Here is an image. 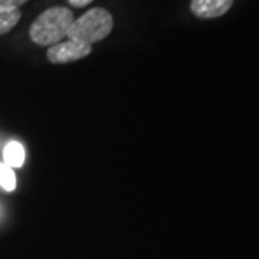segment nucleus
Masks as SVG:
<instances>
[{"instance_id": "nucleus-1", "label": "nucleus", "mask_w": 259, "mask_h": 259, "mask_svg": "<svg viewBox=\"0 0 259 259\" xmlns=\"http://www.w3.org/2000/svg\"><path fill=\"white\" fill-rule=\"evenodd\" d=\"M72 23L74 13L68 8H51L33 20L29 29V36L39 47H54L68 36Z\"/></svg>"}, {"instance_id": "nucleus-2", "label": "nucleus", "mask_w": 259, "mask_h": 259, "mask_svg": "<svg viewBox=\"0 0 259 259\" xmlns=\"http://www.w3.org/2000/svg\"><path fill=\"white\" fill-rule=\"evenodd\" d=\"M112 26L114 19L111 13L101 8H95L74 20L66 37H69L71 40H78L81 44L93 45L108 36L111 33Z\"/></svg>"}, {"instance_id": "nucleus-3", "label": "nucleus", "mask_w": 259, "mask_h": 259, "mask_svg": "<svg viewBox=\"0 0 259 259\" xmlns=\"http://www.w3.org/2000/svg\"><path fill=\"white\" fill-rule=\"evenodd\" d=\"M91 51H93L91 45L69 39L68 42H59L54 47H49L47 56L49 62L52 64H69L88 56Z\"/></svg>"}, {"instance_id": "nucleus-4", "label": "nucleus", "mask_w": 259, "mask_h": 259, "mask_svg": "<svg viewBox=\"0 0 259 259\" xmlns=\"http://www.w3.org/2000/svg\"><path fill=\"white\" fill-rule=\"evenodd\" d=\"M233 0H192L190 10L200 19L219 18L231 9Z\"/></svg>"}, {"instance_id": "nucleus-5", "label": "nucleus", "mask_w": 259, "mask_h": 259, "mask_svg": "<svg viewBox=\"0 0 259 259\" xmlns=\"http://www.w3.org/2000/svg\"><path fill=\"white\" fill-rule=\"evenodd\" d=\"M5 164L12 168H19L25 163V148L18 141H10L3 150Z\"/></svg>"}, {"instance_id": "nucleus-6", "label": "nucleus", "mask_w": 259, "mask_h": 259, "mask_svg": "<svg viewBox=\"0 0 259 259\" xmlns=\"http://www.w3.org/2000/svg\"><path fill=\"white\" fill-rule=\"evenodd\" d=\"M20 16L19 9H0V36L9 33L19 23Z\"/></svg>"}, {"instance_id": "nucleus-7", "label": "nucleus", "mask_w": 259, "mask_h": 259, "mask_svg": "<svg viewBox=\"0 0 259 259\" xmlns=\"http://www.w3.org/2000/svg\"><path fill=\"white\" fill-rule=\"evenodd\" d=\"M0 186L6 192H13L16 189V176L13 168L5 163H0Z\"/></svg>"}, {"instance_id": "nucleus-8", "label": "nucleus", "mask_w": 259, "mask_h": 259, "mask_svg": "<svg viewBox=\"0 0 259 259\" xmlns=\"http://www.w3.org/2000/svg\"><path fill=\"white\" fill-rule=\"evenodd\" d=\"M28 0H0V9H19Z\"/></svg>"}, {"instance_id": "nucleus-9", "label": "nucleus", "mask_w": 259, "mask_h": 259, "mask_svg": "<svg viewBox=\"0 0 259 259\" xmlns=\"http://www.w3.org/2000/svg\"><path fill=\"white\" fill-rule=\"evenodd\" d=\"M74 8H83V6H87V5H90L93 0H68Z\"/></svg>"}]
</instances>
